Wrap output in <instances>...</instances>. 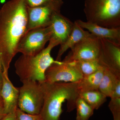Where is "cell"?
Masks as SVG:
<instances>
[{"mask_svg": "<svg viewBox=\"0 0 120 120\" xmlns=\"http://www.w3.org/2000/svg\"><path fill=\"white\" fill-rule=\"evenodd\" d=\"M28 15L25 0H11L0 9V64L8 71L17 53L20 41L27 31Z\"/></svg>", "mask_w": 120, "mask_h": 120, "instance_id": "obj_1", "label": "cell"}, {"mask_svg": "<svg viewBox=\"0 0 120 120\" xmlns=\"http://www.w3.org/2000/svg\"><path fill=\"white\" fill-rule=\"evenodd\" d=\"M77 82L40 83L44 95L40 113L43 120H60L65 102H67L68 112L75 109L76 101L79 96Z\"/></svg>", "mask_w": 120, "mask_h": 120, "instance_id": "obj_2", "label": "cell"}, {"mask_svg": "<svg viewBox=\"0 0 120 120\" xmlns=\"http://www.w3.org/2000/svg\"><path fill=\"white\" fill-rule=\"evenodd\" d=\"M54 46L50 43L40 53L35 56L22 54L16 61L15 72L22 83L34 81L39 83L45 81V73L49 67L62 61L54 60L51 52Z\"/></svg>", "mask_w": 120, "mask_h": 120, "instance_id": "obj_3", "label": "cell"}, {"mask_svg": "<svg viewBox=\"0 0 120 120\" xmlns=\"http://www.w3.org/2000/svg\"><path fill=\"white\" fill-rule=\"evenodd\" d=\"M87 22L108 28L120 27V0H85Z\"/></svg>", "mask_w": 120, "mask_h": 120, "instance_id": "obj_4", "label": "cell"}, {"mask_svg": "<svg viewBox=\"0 0 120 120\" xmlns=\"http://www.w3.org/2000/svg\"><path fill=\"white\" fill-rule=\"evenodd\" d=\"M19 88L18 108L26 113L40 114L44 100L41 83L34 81L22 83Z\"/></svg>", "mask_w": 120, "mask_h": 120, "instance_id": "obj_5", "label": "cell"}, {"mask_svg": "<svg viewBox=\"0 0 120 120\" xmlns=\"http://www.w3.org/2000/svg\"><path fill=\"white\" fill-rule=\"evenodd\" d=\"M50 27H39L28 31L22 37L17 48V53L35 56L44 49L51 35Z\"/></svg>", "mask_w": 120, "mask_h": 120, "instance_id": "obj_6", "label": "cell"}, {"mask_svg": "<svg viewBox=\"0 0 120 120\" xmlns=\"http://www.w3.org/2000/svg\"><path fill=\"white\" fill-rule=\"evenodd\" d=\"M63 4L62 0H53L39 7L32 8L27 7L28 15L27 31L34 28L49 26L54 15L60 12Z\"/></svg>", "mask_w": 120, "mask_h": 120, "instance_id": "obj_7", "label": "cell"}, {"mask_svg": "<svg viewBox=\"0 0 120 120\" xmlns=\"http://www.w3.org/2000/svg\"><path fill=\"white\" fill-rule=\"evenodd\" d=\"M83 76L73 62L63 61L60 64H54L48 68L45 73V82L49 83L61 82H77Z\"/></svg>", "mask_w": 120, "mask_h": 120, "instance_id": "obj_8", "label": "cell"}, {"mask_svg": "<svg viewBox=\"0 0 120 120\" xmlns=\"http://www.w3.org/2000/svg\"><path fill=\"white\" fill-rule=\"evenodd\" d=\"M101 48L100 39L92 35L75 45L63 61L98 59Z\"/></svg>", "mask_w": 120, "mask_h": 120, "instance_id": "obj_9", "label": "cell"}, {"mask_svg": "<svg viewBox=\"0 0 120 120\" xmlns=\"http://www.w3.org/2000/svg\"><path fill=\"white\" fill-rule=\"evenodd\" d=\"M101 48L98 58L105 68L120 78V44L100 39Z\"/></svg>", "mask_w": 120, "mask_h": 120, "instance_id": "obj_10", "label": "cell"}, {"mask_svg": "<svg viewBox=\"0 0 120 120\" xmlns=\"http://www.w3.org/2000/svg\"><path fill=\"white\" fill-rule=\"evenodd\" d=\"M73 25L74 22L60 12L56 13L49 26L52 33L49 43L55 47L64 43L72 31Z\"/></svg>", "mask_w": 120, "mask_h": 120, "instance_id": "obj_11", "label": "cell"}, {"mask_svg": "<svg viewBox=\"0 0 120 120\" xmlns=\"http://www.w3.org/2000/svg\"><path fill=\"white\" fill-rule=\"evenodd\" d=\"M8 72L3 71V84L0 92L5 114L16 111L18 108L19 95V88L13 86L9 78Z\"/></svg>", "mask_w": 120, "mask_h": 120, "instance_id": "obj_12", "label": "cell"}, {"mask_svg": "<svg viewBox=\"0 0 120 120\" xmlns=\"http://www.w3.org/2000/svg\"><path fill=\"white\" fill-rule=\"evenodd\" d=\"M75 22L82 28L88 30L90 33L98 38L120 44V27L106 28L80 19Z\"/></svg>", "mask_w": 120, "mask_h": 120, "instance_id": "obj_13", "label": "cell"}, {"mask_svg": "<svg viewBox=\"0 0 120 120\" xmlns=\"http://www.w3.org/2000/svg\"><path fill=\"white\" fill-rule=\"evenodd\" d=\"M92 35L89 31L85 30L75 22H74L73 29L71 34L64 43L60 45L56 60L61 61L62 55L68 49H71L80 41Z\"/></svg>", "mask_w": 120, "mask_h": 120, "instance_id": "obj_14", "label": "cell"}, {"mask_svg": "<svg viewBox=\"0 0 120 120\" xmlns=\"http://www.w3.org/2000/svg\"><path fill=\"white\" fill-rule=\"evenodd\" d=\"M105 68L102 69L95 73L83 76L82 79L77 82L79 94L83 92L98 90Z\"/></svg>", "mask_w": 120, "mask_h": 120, "instance_id": "obj_15", "label": "cell"}, {"mask_svg": "<svg viewBox=\"0 0 120 120\" xmlns=\"http://www.w3.org/2000/svg\"><path fill=\"white\" fill-rule=\"evenodd\" d=\"M120 82V78L109 70L105 68L98 90L107 98H110L117 84Z\"/></svg>", "mask_w": 120, "mask_h": 120, "instance_id": "obj_16", "label": "cell"}, {"mask_svg": "<svg viewBox=\"0 0 120 120\" xmlns=\"http://www.w3.org/2000/svg\"><path fill=\"white\" fill-rule=\"evenodd\" d=\"M79 96L94 110L98 109L107 100V97L98 90L82 92Z\"/></svg>", "mask_w": 120, "mask_h": 120, "instance_id": "obj_17", "label": "cell"}, {"mask_svg": "<svg viewBox=\"0 0 120 120\" xmlns=\"http://www.w3.org/2000/svg\"><path fill=\"white\" fill-rule=\"evenodd\" d=\"M72 62L79 69L83 75L95 73L105 68L98 59L80 60Z\"/></svg>", "mask_w": 120, "mask_h": 120, "instance_id": "obj_18", "label": "cell"}, {"mask_svg": "<svg viewBox=\"0 0 120 120\" xmlns=\"http://www.w3.org/2000/svg\"><path fill=\"white\" fill-rule=\"evenodd\" d=\"M76 120H88L93 115L94 109L79 96L75 102Z\"/></svg>", "mask_w": 120, "mask_h": 120, "instance_id": "obj_19", "label": "cell"}, {"mask_svg": "<svg viewBox=\"0 0 120 120\" xmlns=\"http://www.w3.org/2000/svg\"><path fill=\"white\" fill-rule=\"evenodd\" d=\"M110 98L109 107L113 120H120V82L117 84Z\"/></svg>", "mask_w": 120, "mask_h": 120, "instance_id": "obj_20", "label": "cell"}, {"mask_svg": "<svg viewBox=\"0 0 120 120\" xmlns=\"http://www.w3.org/2000/svg\"><path fill=\"white\" fill-rule=\"evenodd\" d=\"M17 120H43L40 114H31L26 113L17 108L15 111Z\"/></svg>", "mask_w": 120, "mask_h": 120, "instance_id": "obj_21", "label": "cell"}, {"mask_svg": "<svg viewBox=\"0 0 120 120\" xmlns=\"http://www.w3.org/2000/svg\"><path fill=\"white\" fill-rule=\"evenodd\" d=\"M53 0H25L26 7L34 8L41 6L50 2Z\"/></svg>", "mask_w": 120, "mask_h": 120, "instance_id": "obj_22", "label": "cell"}, {"mask_svg": "<svg viewBox=\"0 0 120 120\" xmlns=\"http://www.w3.org/2000/svg\"><path fill=\"white\" fill-rule=\"evenodd\" d=\"M1 120H17L15 111L6 114Z\"/></svg>", "mask_w": 120, "mask_h": 120, "instance_id": "obj_23", "label": "cell"}, {"mask_svg": "<svg viewBox=\"0 0 120 120\" xmlns=\"http://www.w3.org/2000/svg\"><path fill=\"white\" fill-rule=\"evenodd\" d=\"M6 114H5L4 108L3 101L1 97H0V120H1Z\"/></svg>", "mask_w": 120, "mask_h": 120, "instance_id": "obj_24", "label": "cell"}, {"mask_svg": "<svg viewBox=\"0 0 120 120\" xmlns=\"http://www.w3.org/2000/svg\"><path fill=\"white\" fill-rule=\"evenodd\" d=\"M3 70L2 69V66L0 64V92L2 88V84H3Z\"/></svg>", "mask_w": 120, "mask_h": 120, "instance_id": "obj_25", "label": "cell"}]
</instances>
